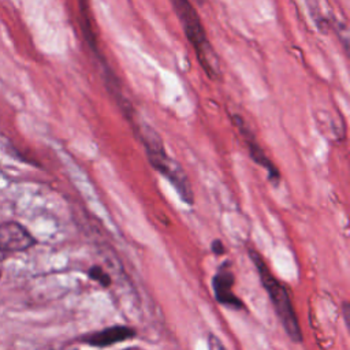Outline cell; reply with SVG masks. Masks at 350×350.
I'll return each mask as SVG.
<instances>
[{
	"instance_id": "cell-1",
	"label": "cell",
	"mask_w": 350,
	"mask_h": 350,
	"mask_svg": "<svg viewBox=\"0 0 350 350\" xmlns=\"http://www.w3.org/2000/svg\"><path fill=\"white\" fill-rule=\"evenodd\" d=\"M249 257L254 262L258 278L261 282V286L267 291L272 306L275 309V313L282 323L286 334L290 336L293 342H301L302 340V331L298 323L297 313L294 310V305L291 301V297L287 291V287L283 282H280L268 268L264 258L257 253L254 249H249Z\"/></svg>"
},
{
	"instance_id": "cell-2",
	"label": "cell",
	"mask_w": 350,
	"mask_h": 350,
	"mask_svg": "<svg viewBox=\"0 0 350 350\" xmlns=\"http://www.w3.org/2000/svg\"><path fill=\"white\" fill-rule=\"evenodd\" d=\"M170 1L172 4L175 14L178 15V19L183 27V31L189 42L194 48L200 66L204 68L208 77H211L212 79H216L220 74L219 57L206 37L202 22L196 8L190 3V0H170Z\"/></svg>"
},
{
	"instance_id": "cell-3",
	"label": "cell",
	"mask_w": 350,
	"mask_h": 350,
	"mask_svg": "<svg viewBox=\"0 0 350 350\" xmlns=\"http://www.w3.org/2000/svg\"><path fill=\"white\" fill-rule=\"evenodd\" d=\"M36 242V238L19 223L5 221L0 224V261L12 253L33 247Z\"/></svg>"
},
{
	"instance_id": "cell-4",
	"label": "cell",
	"mask_w": 350,
	"mask_h": 350,
	"mask_svg": "<svg viewBox=\"0 0 350 350\" xmlns=\"http://www.w3.org/2000/svg\"><path fill=\"white\" fill-rule=\"evenodd\" d=\"M234 283L235 276L231 269L230 261H224L216 271L213 279H212V288L215 293L216 301L230 309L241 310L245 309L243 302L235 295L234 293Z\"/></svg>"
},
{
	"instance_id": "cell-5",
	"label": "cell",
	"mask_w": 350,
	"mask_h": 350,
	"mask_svg": "<svg viewBox=\"0 0 350 350\" xmlns=\"http://www.w3.org/2000/svg\"><path fill=\"white\" fill-rule=\"evenodd\" d=\"M137 335L135 329L129 325H111L100 331L83 335L79 340L93 347H108L115 343L129 340Z\"/></svg>"
},
{
	"instance_id": "cell-6",
	"label": "cell",
	"mask_w": 350,
	"mask_h": 350,
	"mask_svg": "<svg viewBox=\"0 0 350 350\" xmlns=\"http://www.w3.org/2000/svg\"><path fill=\"white\" fill-rule=\"evenodd\" d=\"M232 120L234 123L237 124L241 135L243 137L246 145H247V149H249V153H250V157L253 159L254 163H257L258 165H261L262 168H265L269 174V178L275 182L279 180L280 175H279V171L278 168L272 164V161L268 159V156L265 154V152L262 150V148L258 145V142L256 141L253 133L250 131V129L247 127V124L245 123V120L239 116V115H234L232 116Z\"/></svg>"
},
{
	"instance_id": "cell-7",
	"label": "cell",
	"mask_w": 350,
	"mask_h": 350,
	"mask_svg": "<svg viewBox=\"0 0 350 350\" xmlns=\"http://www.w3.org/2000/svg\"><path fill=\"white\" fill-rule=\"evenodd\" d=\"M310 18L321 33H328L334 22V12L328 0H305Z\"/></svg>"
},
{
	"instance_id": "cell-8",
	"label": "cell",
	"mask_w": 350,
	"mask_h": 350,
	"mask_svg": "<svg viewBox=\"0 0 350 350\" xmlns=\"http://www.w3.org/2000/svg\"><path fill=\"white\" fill-rule=\"evenodd\" d=\"M88 276L93 282L98 283L101 287H109L111 286V276L107 273L100 265H92L88 269Z\"/></svg>"
},
{
	"instance_id": "cell-9",
	"label": "cell",
	"mask_w": 350,
	"mask_h": 350,
	"mask_svg": "<svg viewBox=\"0 0 350 350\" xmlns=\"http://www.w3.org/2000/svg\"><path fill=\"white\" fill-rule=\"evenodd\" d=\"M208 347H209V350H227L223 346V343L215 335H209V338H208Z\"/></svg>"
},
{
	"instance_id": "cell-10",
	"label": "cell",
	"mask_w": 350,
	"mask_h": 350,
	"mask_svg": "<svg viewBox=\"0 0 350 350\" xmlns=\"http://www.w3.org/2000/svg\"><path fill=\"white\" fill-rule=\"evenodd\" d=\"M211 249H212V252L216 256H221V254L226 253V247H224V245H223V242L220 239H215L212 242V245H211Z\"/></svg>"
},
{
	"instance_id": "cell-11",
	"label": "cell",
	"mask_w": 350,
	"mask_h": 350,
	"mask_svg": "<svg viewBox=\"0 0 350 350\" xmlns=\"http://www.w3.org/2000/svg\"><path fill=\"white\" fill-rule=\"evenodd\" d=\"M349 310H350L349 304H347V302H343V305H342V313H343V320H345V323H346L347 327H349V319H350Z\"/></svg>"
},
{
	"instance_id": "cell-12",
	"label": "cell",
	"mask_w": 350,
	"mask_h": 350,
	"mask_svg": "<svg viewBox=\"0 0 350 350\" xmlns=\"http://www.w3.org/2000/svg\"><path fill=\"white\" fill-rule=\"evenodd\" d=\"M79 4H89V0H78Z\"/></svg>"
},
{
	"instance_id": "cell-13",
	"label": "cell",
	"mask_w": 350,
	"mask_h": 350,
	"mask_svg": "<svg viewBox=\"0 0 350 350\" xmlns=\"http://www.w3.org/2000/svg\"><path fill=\"white\" fill-rule=\"evenodd\" d=\"M123 350H138V349H130V347H129V349H123Z\"/></svg>"
},
{
	"instance_id": "cell-14",
	"label": "cell",
	"mask_w": 350,
	"mask_h": 350,
	"mask_svg": "<svg viewBox=\"0 0 350 350\" xmlns=\"http://www.w3.org/2000/svg\"><path fill=\"white\" fill-rule=\"evenodd\" d=\"M0 278H1V269H0Z\"/></svg>"
}]
</instances>
